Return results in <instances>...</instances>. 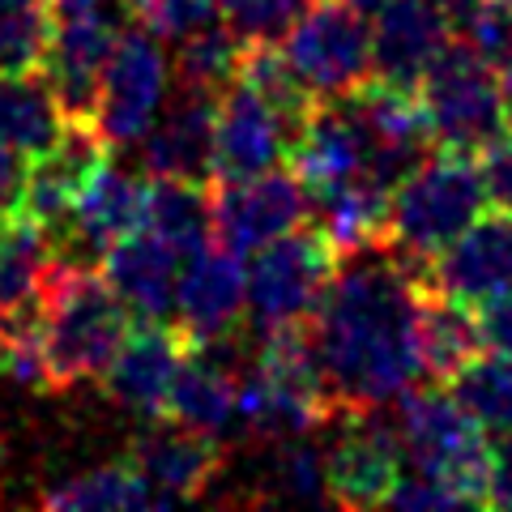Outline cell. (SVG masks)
Listing matches in <instances>:
<instances>
[{"mask_svg":"<svg viewBox=\"0 0 512 512\" xmlns=\"http://www.w3.org/2000/svg\"><path fill=\"white\" fill-rule=\"evenodd\" d=\"M419 274L384 239L342 252L325 299L308 320L320 372L342 414L397 402L423 372L419 350Z\"/></svg>","mask_w":512,"mask_h":512,"instance_id":"1","label":"cell"},{"mask_svg":"<svg viewBox=\"0 0 512 512\" xmlns=\"http://www.w3.org/2000/svg\"><path fill=\"white\" fill-rule=\"evenodd\" d=\"M128 338V308L99 269L52 256L39 286V346L52 389L99 380Z\"/></svg>","mask_w":512,"mask_h":512,"instance_id":"2","label":"cell"},{"mask_svg":"<svg viewBox=\"0 0 512 512\" xmlns=\"http://www.w3.org/2000/svg\"><path fill=\"white\" fill-rule=\"evenodd\" d=\"M487 210L478 154L431 150L389 197V244L414 265H427L444 244Z\"/></svg>","mask_w":512,"mask_h":512,"instance_id":"3","label":"cell"},{"mask_svg":"<svg viewBox=\"0 0 512 512\" xmlns=\"http://www.w3.org/2000/svg\"><path fill=\"white\" fill-rule=\"evenodd\" d=\"M393 427L397 440H402V457L414 470L453 487L466 500V508L487 504V427L457 402L448 384H436V389L414 384V389H406L397 397Z\"/></svg>","mask_w":512,"mask_h":512,"instance_id":"4","label":"cell"},{"mask_svg":"<svg viewBox=\"0 0 512 512\" xmlns=\"http://www.w3.org/2000/svg\"><path fill=\"white\" fill-rule=\"evenodd\" d=\"M414 99L423 107V120H427V133L436 141V150L483 154L508 128L495 64H487L457 35L427 64L423 82L414 86Z\"/></svg>","mask_w":512,"mask_h":512,"instance_id":"5","label":"cell"},{"mask_svg":"<svg viewBox=\"0 0 512 512\" xmlns=\"http://www.w3.org/2000/svg\"><path fill=\"white\" fill-rule=\"evenodd\" d=\"M342 252L320 227H295L256 248L248 265V316L256 333L312 320L325 299Z\"/></svg>","mask_w":512,"mask_h":512,"instance_id":"6","label":"cell"},{"mask_svg":"<svg viewBox=\"0 0 512 512\" xmlns=\"http://www.w3.org/2000/svg\"><path fill=\"white\" fill-rule=\"evenodd\" d=\"M286 60L316 103H333L372 82V18L350 0H316L286 35Z\"/></svg>","mask_w":512,"mask_h":512,"instance_id":"7","label":"cell"},{"mask_svg":"<svg viewBox=\"0 0 512 512\" xmlns=\"http://www.w3.org/2000/svg\"><path fill=\"white\" fill-rule=\"evenodd\" d=\"M116 5H124V0H107V5H56L52 43H47L39 73L52 86L69 124H94L103 69H107L111 47L120 39Z\"/></svg>","mask_w":512,"mask_h":512,"instance_id":"8","label":"cell"},{"mask_svg":"<svg viewBox=\"0 0 512 512\" xmlns=\"http://www.w3.org/2000/svg\"><path fill=\"white\" fill-rule=\"evenodd\" d=\"M338 103L359 137L363 175L384 184L389 192L436 150L414 90H397V86L372 77V82H363L355 94H346Z\"/></svg>","mask_w":512,"mask_h":512,"instance_id":"9","label":"cell"},{"mask_svg":"<svg viewBox=\"0 0 512 512\" xmlns=\"http://www.w3.org/2000/svg\"><path fill=\"white\" fill-rule=\"evenodd\" d=\"M167 86H171V64L158 39L146 26L120 30L103 69L99 107H94V128L107 141V150L137 146L150 120L158 116V107H163Z\"/></svg>","mask_w":512,"mask_h":512,"instance_id":"10","label":"cell"},{"mask_svg":"<svg viewBox=\"0 0 512 512\" xmlns=\"http://www.w3.org/2000/svg\"><path fill=\"white\" fill-rule=\"evenodd\" d=\"M214 244L239 256L274 244L278 235L303 227L312 218V197L295 171L269 167L248 180H214Z\"/></svg>","mask_w":512,"mask_h":512,"instance_id":"11","label":"cell"},{"mask_svg":"<svg viewBox=\"0 0 512 512\" xmlns=\"http://www.w3.org/2000/svg\"><path fill=\"white\" fill-rule=\"evenodd\" d=\"M124 457L150 487L154 508H171L192 504L210 491V483L227 466V444L175 419H154V427L141 431Z\"/></svg>","mask_w":512,"mask_h":512,"instance_id":"12","label":"cell"},{"mask_svg":"<svg viewBox=\"0 0 512 512\" xmlns=\"http://www.w3.org/2000/svg\"><path fill=\"white\" fill-rule=\"evenodd\" d=\"M295 137L299 124L286 120L278 107H269L252 86L235 77L231 86L218 90L210 180H248V175L286 163Z\"/></svg>","mask_w":512,"mask_h":512,"instance_id":"13","label":"cell"},{"mask_svg":"<svg viewBox=\"0 0 512 512\" xmlns=\"http://www.w3.org/2000/svg\"><path fill=\"white\" fill-rule=\"evenodd\" d=\"M188 350H192V342L180 325H171V320H141L137 329H128L116 359H111L107 372L99 376L103 393L128 414L163 419L171 384L180 376Z\"/></svg>","mask_w":512,"mask_h":512,"instance_id":"14","label":"cell"},{"mask_svg":"<svg viewBox=\"0 0 512 512\" xmlns=\"http://www.w3.org/2000/svg\"><path fill=\"white\" fill-rule=\"evenodd\" d=\"M175 325L188 333L192 346H205L214 338H227L248 316V269L244 256L205 244L188 252V265L175 282Z\"/></svg>","mask_w":512,"mask_h":512,"instance_id":"15","label":"cell"},{"mask_svg":"<svg viewBox=\"0 0 512 512\" xmlns=\"http://www.w3.org/2000/svg\"><path fill=\"white\" fill-rule=\"evenodd\" d=\"M350 431L325 453V491L329 504L342 508H376L389 500V491L402 474V440L393 423H380L376 410L346 414Z\"/></svg>","mask_w":512,"mask_h":512,"instance_id":"16","label":"cell"},{"mask_svg":"<svg viewBox=\"0 0 512 512\" xmlns=\"http://www.w3.org/2000/svg\"><path fill=\"white\" fill-rule=\"evenodd\" d=\"M214 116L218 94L175 82L171 103L163 99L158 116L141 133V167L150 175H175V180H210L214 167Z\"/></svg>","mask_w":512,"mask_h":512,"instance_id":"17","label":"cell"},{"mask_svg":"<svg viewBox=\"0 0 512 512\" xmlns=\"http://www.w3.org/2000/svg\"><path fill=\"white\" fill-rule=\"evenodd\" d=\"M444 295L483 303L512 286V214L487 210L478 214L453 244H444L419 274Z\"/></svg>","mask_w":512,"mask_h":512,"instance_id":"18","label":"cell"},{"mask_svg":"<svg viewBox=\"0 0 512 512\" xmlns=\"http://www.w3.org/2000/svg\"><path fill=\"white\" fill-rule=\"evenodd\" d=\"M107 154L111 150H107V141L99 137V128L94 124H69L52 150L26 163L18 210L35 218L39 227L52 235V244H56V235L64 231V222H69L77 192L86 188V180L99 171V163Z\"/></svg>","mask_w":512,"mask_h":512,"instance_id":"19","label":"cell"},{"mask_svg":"<svg viewBox=\"0 0 512 512\" xmlns=\"http://www.w3.org/2000/svg\"><path fill=\"white\" fill-rule=\"evenodd\" d=\"M448 39L453 26L431 0H384L372 13V77L414 90Z\"/></svg>","mask_w":512,"mask_h":512,"instance_id":"20","label":"cell"},{"mask_svg":"<svg viewBox=\"0 0 512 512\" xmlns=\"http://www.w3.org/2000/svg\"><path fill=\"white\" fill-rule=\"evenodd\" d=\"M99 274L120 295V303L137 320H171L175 312V282H180V252L163 244L146 227L116 239L99 256Z\"/></svg>","mask_w":512,"mask_h":512,"instance_id":"21","label":"cell"},{"mask_svg":"<svg viewBox=\"0 0 512 512\" xmlns=\"http://www.w3.org/2000/svg\"><path fill=\"white\" fill-rule=\"evenodd\" d=\"M141 218H146V180L103 158L99 171L77 192L60 235H73L77 248H86L90 256H103L116 239L141 231Z\"/></svg>","mask_w":512,"mask_h":512,"instance_id":"22","label":"cell"},{"mask_svg":"<svg viewBox=\"0 0 512 512\" xmlns=\"http://www.w3.org/2000/svg\"><path fill=\"white\" fill-rule=\"evenodd\" d=\"M419 350L423 372L436 384H448L474 355L487 350L478 303L444 295L419 278Z\"/></svg>","mask_w":512,"mask_h":512,"instance_id":"23","label":"cell"},{"mask_svg":"<svg viewBox=\"0 0 512 512\" xmlns=\"http://www.w3.org/2000/svg\"><path fill=\"white\" fill-rule=\"evenodd\" d=\"M286 163H291V171L303 180L308 197L363 175L359 137H355V128H350L338 99L312 107V116L303 120L295 146H291V154H286Z\"/></svg>","mask_w":512,"mask_h":512,"instance_id":"24","label":"cell"},{"mask_svg":"<svg viewBox=\"0 0 512 512\" xmlns=\"http://www.w3.org/2000/svg\"><path fill=\"white\" fill-rule=\"evenodd\" d=\"M235 410H239V363L214 359L205 346H192L180 376L171 384L163 419L222 436L235 423Z\"/></svg>","mask_w":512,"mask_h":512,"instance_id":"25","label":"cell"},{"mask_svg":"<svg viewBox=\"0 0 512 512\" xmlns=\"http://www.w3.org/2000/svg\"><path fill=\"white\" fill-rule=\"evenodd\" d=\"M64 111L43 73H0V150L18 158H39L64 137Z\"/></svg>","mask_w":512,"mask_h":512,"instance_id":"26","label":"cell"},{"mask_svg":"<svg viewBox=\"0 0 512 512\" xmlns=\"http://www.w3.org/2000/svg\"><path fill=\"white\" fill-rule=\"evenodd\" d=\"M141 227L171 244L180 256L214 244V201L201 180L154 175L146 180V218Z\"/></svg>","mask_w":512,"mask_h":512,"instance_id":"27","label":"cell"},{"mask_svg":"<svg viewBox=\"0 0 512 512\" xmlns=\"http://www.w3.org/2000/svg\"><path fill=\"white\" fill-rule=\"evenodd\" d=\"M389 197L393 192L384 184L367 180V175H355V180L325 188L312 197L316 227L338 244V252L372 244V239L389 235Z\"/></svg>","mask_w":512,"mask_h":512,"instance_id":"28","label":"cell"},{"mask_svg":"<svg viewBox=\"0 0 512 512\" xmlns=\"http://www.w3.org/2000/svg\"><path fill=\"white\" fill-rule=\"evenodd\" d=\"M43 508H60V512H103V508H124V512H137V508H154L150 500V487L141 483V474L124 461H111V466L99 470H86V474H73L56 483L52 491L39 495Z\"/></svg>","mask_w":512,"mask_h":512,"instance_id":"29","label":"cell"},{"mask_svg":"<svg viewBox=\"0 0 512 512\" xmlns=\"http://www.w3.org/2000/svg\"><path fill=\"white\" fill-rule=\"evenodd\" d=\"M448 389L487 431H512V350H483L448 380Z\"/></svg>","mask_w":512,"mask_h":512,"instance_id":"30","label":"cell"},{"mask_svg":"<svg viewBox=\"0 0 512 512\" xmlns=\"http://www.w3.org/2000/svg\"><path fill=\"white\" fill-rule=\"evenodd\" d=\"M52 0H0V73H35L52 43Z\"/></svg>","mask_w":512,"mask_h":512,"instance_id":"31","label":"cell"},{"mask_svg":"<svg viewBox=\"0 0 512 512\" xmlns=\"http://www.w3.org/2000/svg\"><path fill=\"white\" fill-rule=\"evenodd\" d=\"M316 0H218V22L244 47H278Z\"/></svg>","mask_w":512,"mask_h":512,"instance_id":"32","label":"cell"},{"mask_svg":"<svg viewBox=\"0 0 512 512\" xmlns=\"http://www.w3.org/2000/svg\"><path fill=\"white\" fill-rule=\"evenodd\" d=\"M235 69H239V43L227 35V26L222 22L180 39V56H175V64H171L175 82L210 90V94H218L222 86H231Z\"/></svg>","mask_w":512,"mask_h":512,"instance_id":"33","label":"cell"},{"mask_svg":"<svg viewBox=\"0 0 512 512\" xmlns=\"http://www.w3.org/2000/svg\"><path fill=\"white\" fill-rule=\"evenodd\" d=\"M278 500H308V504H329L325 491V453H316L308 436L278 440L274 457H269V491Z\"/></svg>","mask_w":512,"mask_h":512,"instance_id":"34","label":"cell"},{"mask_svg":"<svg viewBox=\"0 0 512 512\" xmlns=\"http://www.w3.org/2000/svg\"><path fill=\"white\" fill-rule=\"evenodd\" d=\"M124 13L154 39L180 43L218 22V0H124Z\"/></svg>","mask_w":512,"mask_h":512,"instance_id":"35","label":"cell"},{"mask_svg":"<svg viewBox=\"0 0 512 512\" xmlns=\"http://www.w3.org/2000/svg\"><path fill=\"white\" fill-rule=\"evenodd\" d=\"M453 35L500 69L512 56V0H478L466 18L453 26Z\"/></svg>","mask_w":512,"mask_h":512,"instance_id":"36","label":"cell"},{"mask_svg":"<svg viewBox=\"0 0 512 512\" xmlns=\"http://www.w3.org/2000/svg\"><path fill=\"white\" fill-rule=\"evenodd\" d=\"M478 175H483L491 210L512 214V124L491 141L483 154H478Z\"/></svg>","mask_w":512,"mask_h":512,"instance_id":"37","label":"cell"},{"mask_svg":"<svg viewBox=\"0 0 512 512\" xmlns=\"http://www.w3.org/2000/svg\"><path fill=\"white\" fill-rule=\"evenodd\" d=\"M384 504H393V508H410V512H419V508H466V500L453 491V487H444L440 478H427L419 470H402L397 474V483L389 491V500Z\"/></svg>","mask_w":512,"mask_h":512,"instance_id":"38","label":"cell"},{"mask_svg":"<svg viewBox=\"0 0 512 512\" xmlns=\"http://www.w3.org/2000/svg\"><path fill=\"white\" fill-rule=\"evenodd\" d=\"M487 504L512 508V431H500L487 461Z\"/></svg>","mask_w":512,"mask_h":512,"instance_id":"39","label":"cell"},{"mask_svg":"<svg viewBox=\"0 0 512 512\" xmlns=\"http://www.w3.org/2000/svg\"><path fill=\"white\" fill-rule=\"evenodd\" d=\"M478 320H483V338L491 350H512V286L478 303Z\"/></svg>","mask_w":512,"mask_h":512,"instance_id":"40","label":"cell"},{"mask_svg":"<svg viewBox=\"0 0 512 512\" xmlns=\"http://www.w3.org/2000/svg\"><path fill=\"white\" fill-rule=\"evenodd\" d=\"M22 180H26V158L0 150V218H9L22 201Z\"/></svg>","mask_w":512,"mask_h":512,"instance_id":"41","label":"cell"},{"mask_svg":"<svg viewBox=\"0 0 512 512\" xmlns=\"http://www.w3.org/2000/svg\"><path fill=\"white\" fill-rule=\"evenodd\" d=\"M431 5H436L444 18H448V26H457L461 18H466V13L478 5V0H431Z\"/></svg>","mask_w":512,"mask_h":512,"instance_id":"42","label":"cell"},{"mask_svg":"<svg viewBox=\"0 0 512 512\" xmlns=\"http://www.w3.org/2000/svg\"><path fill=\"white\" fill-rule=\"evenodd\" d=\"M495 77H500V99H504V111H508V124H512V56L495 69Z\"/></svg>","mask_w":512,"mask_h":512,"instance_id":"43","label":"cell"},{"mask_svg":"<svg viewBox=\"0 0 512 512\" xmlns=\"http://www.w3.org/2000/svg\"><path fill=\"white\" fill-rule=\"evenodd\" d=\"M350 5H359V9L367 13V18H372V13H376V9L384 5V0H350Z\"/></svg>","mask_w":512,"mask_h":512,"instance_id":"44","label":"cell"},{"mask_svg":"<svg viewBox=\"0 0 512 512\" xmlns=\"http://www.w3.org/2000/svg\"><path fill=\"white\" fill-rule=\"evenodd\" d=\"M52 5H107V0H52Z\"/></svg>","mask_w":512,"mask_h":512,"instance_id":"45","label":"cell"},{"mask_svg":"<svg viewBox=\"0 0 512 512\" xmlns=\"http://www.w3.org/2000/svg\"><path fill=\"white\" fill-rule=\"evenodd\" d=\"M0 470H5V444H0Z\"/></svg>","mask_w":512,"mask_h":512,"instance_id":"46","label":"cell"}]
</instances>
